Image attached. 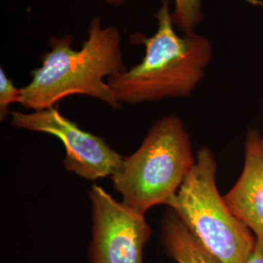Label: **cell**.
Segmentation results:
<instances>
[{
	"mask_svg": "<svg viewBox=\"0 0 263 263\" xmlns=\"http://www.w3.org/2000/svg\"><path fill=\"white\" fill-rule=\"evenodd\" d=\"M255 4H256V5H259V6H263L262 1H259V0H256V2H255Z\"/></svg>",
	"mask_w": 263,
	"mask_h": 263,
	"instance_id": "4fadbf2b",
	"label": "cell"
},
{
	"mask_svg": "<svg viewBox=\"0 0 263 263\" xmlns=\"http://www.w3.org/2000/svg\"><path fill=\"white\" fill-rule=\"evenodd\" d=\"M261 145H262V151H263V138H262V141H261Z\"/></svg>",
	"mask_w": 263,
	"mask_h": 263,
	"instance_id": "5bb4252c",
	"label": "cell"
},
{
	"mask_svg": "<svg viewBox=\"0 0 263 263\" xmlns=\"http://www.w3.org/2000/svg\"><path fill=\"white\" fill-rule=\"evenodd\" d=\"M172 19L179 30L192 32L204 20L201 0H176V7Z\"/></svg>",
	"mask_w": 263,
	"mask_h": 263,
	"instance_id": "9c48e42d",
	"label": "cell"
},
{
	"mask_svg": "<svg viewBox=\"0 0 263 263\" xmlns=\"http://www.w3.org/2000/svg\"><path fill=\"white\" fill-rule=\"evenodd\" d=\"M22 102V88H17L4 69L0 68V121L7 118L10 105Z\"/></svg>",
	"mask_w": 263,
	"mask_h": 263,
	"instance_id": "30bf717a",
	"label": "cell"
},
{
	"mask_svg": "<svg viewBox=\"0 0 263 263\" xmlns=\"http://www.w3.org/2000/svg\"><path fill=\"white\" fill-rule=\"evenodd\" d=\"M196 162L189 135L178 115L160 118L141 146L124 157L113 175L114 190L128 207L145 216L157 205H167Z\"/></svg>",
	"mask_w": 263,
	"mask_h": 263,
	"instance_id": "3957f363",
	"label": "cell"
},
{
	"mask_svg": "<svg viewBox=\"0 0 263 263\" xmlns=\"http://www.w3.org/2000/svg\"><path fill=\"white\" fill-rule=\"evenodd\" d=\"M262 138L250 132L245 141L244 166L235 184L223 196L231 213L263 244Z\"/></svg>",
	"mask_w": 263,
	"mask_h": 263,
	"instance_id": "52a82bcc",
	"label": "cell"
},
{
	"mask_svg": "<svg viewBox=\"0 0 263 263\" xmlns=\"http://www.w3.org/2000/svg\"><path fill=\"white\" fill-rule=\"evenodd\" d=\"M155 18L158 28L153 36L131 35L132 43L145 46L141 63L106 80L122 105L187 97L211 61L213 49L208 38L194 31L183 36L175 32L169 0H162Z\"/></svg>",
	"mask_w": 263,
	"mask_h": 263,
	"instance_id": "7a4b0ae2",
	"label": "cell"
},
{
	"mask_svg": "<svg viewBox=\"0 0 263 263\" xmlns=\"http://www.w3.org/2000/svg\"><path fill=\"white\" fill-rule=\"evenodd\" d=\"M88 38L80 50L71 48L70 35L51 36V51L41 56V66L33 69L31 81L22 88L21 104L41 110L55 106L66 97L82 95L100 100L113 109L120 104L104 78L126 70L120 47L121 36L115 27H102V20L94 17Z\"/></svg>",
	"mask_w": 263,
	"mask_h": 263,
	"instance_id": "6da1fadb",
	"label": "cell"
},
{
	"mask_svg": "<svg viewBox=\"0 0 263 263\" xmlns=\"http://www.w3.org/2000/svg\"><path fill=\"white\" fill-rule=\"evenodd\" d=\"M92 208L90 263H143L152 230L145 216L119 202L98 184L89 190Z\"/></svg>",
	"mask_w": 263,
	"mask_h": 263,
	"instance_id": "5b68a950",
	"label": "cell"
},
{
	"mask_svg": "<svg viewBox=\"0 0 263 263\" xmlns=\"http://www.w3.org/2000/svg\"><path fill=\"white\" fill-rule=\"evenodd\" d=\"M160 242L165 254L177 263H222L198 241L169 207L161 220Z\"/></svg>",
	"mask_w": 263,
	"mask_h": 263,
	"instance_id": "ba28073f",
	"label": "cell"
},
{
	"mask_svg": "<svg viewBox=\"0 0 263 263\" xmlns=\"http://www.w3.org/2000/svg\"><path fill=\"white\" fill-rule=\"evenodd\" d=\"M103 1L108 3V4H111V5L120 6V5H122L123 3H124L126 0H103Z\"/></svg>",
	"mask_w": 263,
	"mask_h": 263,
	"instance_id": "7c38bea8",
	"label": "cell"
},
{
	"mask_svg": "<svg viewBox=\"0 0 263 263\" xmlns=\"http://www.w3.org/2000/svg\"><path fill=\"white\" fill-rule=\"evenodd\" d=\"M247 263H263V244L255 241L254 249Z\"/></svg>",
	"mask_w": 263,
	"mask_h": 263,
	"instance_id": "8fae6325",
	"label": "cell"
},
{
	"mask_svg": "<svg viewBox=\"0 0 263 263\" xmlns=\"http://www.w3.org/2000/svg\"><path fill=\"white\" fill-rule=\"evenodd\" d=\"M11 125L26 131L43 133L58 138L66 148L63 164L67 172L96 181L113 175L124 157L112 149L104 139L84 131L60 112L57 106L32 112L11 111Z\"/></svg>",
	"mask_w": 263,
	"mask_h": 263,
	"instance_id": "8992f818",
	"label": "cell"
},
{
	"mask_svg": "<svg viewBox=\"0 0 263 263\" xmlns=\"http://www.w3.org/2000/svg\"><path fill=\"white\" fill-rule=\"evenodd\" d=\"M214 152L201 147L196 162L167 207L173 209L191 233L222 263H247L255 237L227 207L216 184Z\"/></svg>",
	"mask_w": 263,
	"mask_h": 263,
	"instance_id": "277c9868",
	"label": "cell"
}]
</instances>
